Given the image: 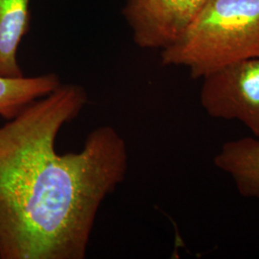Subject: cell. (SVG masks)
<instances>
[{"mask_svg": "<svg viewBox=\"0 0 259 259\" xmlns=\"http://www.w3.org/2000/svg\"><path fill=\"white\" fill-rule=\"evenodd\" d=\"M213 163L230 176L242 197L259 201V138L245 137L225 142Z\"/></svg>", "mask_w": 259, "mask_h": 259, "instance_id": "cell-5", "label": "cell"}, {"mask_svg": "<svg viewBox=\"0 0 259 259\" xmlns=\"http://www.w3.org/2000/svg\"><path fill=\"white\" fill-rule=\"evenodd\" d=\"M88 101L82 85L62 83L0 127V258L87 256L98 211L129 167L111 126L93 130L77 153L56 151Z\"/></svg>", "mask_w": 259, "mask_h": 259, "instance_id": "cell-1", "label": "cell"}, {"mask_svg": "<svg viewBox=\"0 0 259 259\" xmlns=\"http://www.w3.org/2000/svg\"><path fill=\"white\" fill-rule=\"evenodd\" d=\"M208 0H125L123 16L142 49H159L181 37Z\"/></svg>", "mask_w": 259, "mask_h": 259, "instance_id": "cell-4", "label": "cell"}, {"mask_svg": "<svg viewBox=\"0 0 259 259\" xmlns=\"http://www.w3.org/2000/svg\"><path fill=\"white\" fill-rule=\"evenodd\" d=\"M200 103L211 118L238 121L259 138V57L205 76Z\"/></svg>", "mask_w": 259, "mask_h": 259, "instance_id": "cell-3", "label": "cell"}, {"mask_svg": "<svg viewBox=\"0 0 259 259\" xmlns=\"http://www.w3.org/2000/svg\"><path fill=\"white\" fill-rule=\"evenodd\" d=\"M61 84L55 73L34 77L0 76V116L13 119L30 104L54 92Z\"/></svg>", "mask_w": 259, "mask_h": 259, "instance_id": "cell-7", "label": "cell"}, {"mask_svg": "<svg viewBox=\"0 0 259 259\" xmlns=\"http://www.w3.org/2000/svg\"><path fill=\"white\" fill-rule=\"evenodd\" d=\"M30 0H0V76H23L18 50L29 24Z\"/></svg>", "mask_w": 259, "mask_h": 259, "instance_id": "cell-6", "label": "cell"}, {"mask_svg": "<svg viewBox=\"0 0 259 259\" xmlns=\"http://www.w3.org/2000/svg\"><path fill=\"white\" fill-rule=\"evenodd\" d=\"M259 57V0H208L185 33L160 51L165 66H183L193 79Z\"/></svg>", "mask_w": 259, "mask_h": 259, "instance_id": "cell-2", "label": "cell"}]
</instances>
